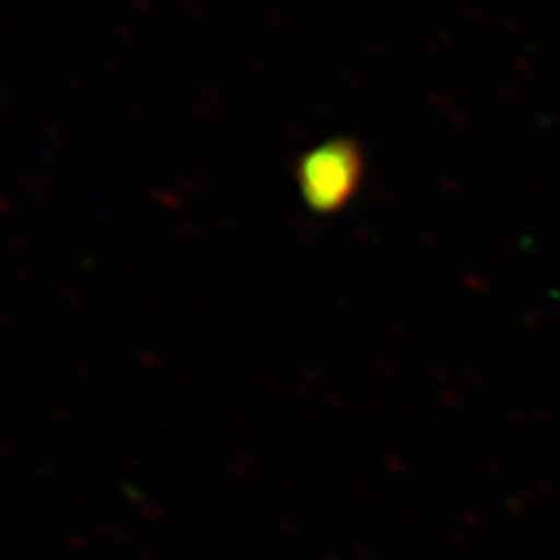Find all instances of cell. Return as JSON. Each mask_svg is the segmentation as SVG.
Returning a JSON list of instances; mask_svg holds the SVG:
<instances>
[{
    "instance_id": "obj_1",
    "label": "cell",
    "mask_w": 560,
    "mask_h": 560,
    "mask_svg": "<svg viewBox=\"0 0 560 560\" xmlns=\"http://www.w3.org/2000/svg\"><path fill=\"white\" fill-rule=\"evenodd\" d=\"M363 174L359 145L350 140H330L312 149L299 164V190L306 206L317 213H332L348 206Z\"/></svg>"
}]
</instances>
